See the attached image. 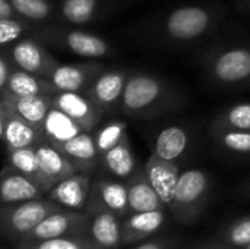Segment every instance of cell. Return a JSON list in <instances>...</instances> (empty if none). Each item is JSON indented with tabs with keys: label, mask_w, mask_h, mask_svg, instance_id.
Returning <instances> with one entry per match:
<instances>
[{
	"label": "cell",
	"mask_w": 250,
	"mask_h": 249,
	"mask_svg": "<svg viewBox=\"0 0 250 249\" xmlns=\"http://www.w3.org/2000/svg\"><path fill=\"white\" fill-rule=\"evenodd\" d=\"M177 103L173 87L155 75L136 72L127 78L120 112L132 119H149L176 109Z\"/></svg>",
	"instance_id": "obj_1"
},
{
	"label": "cell",
	"mask_w": 250,
	"mask_h": 249,
	"mask_svg": "<svg viewBox=\"0 0 250 249\" xmlns=\"http://www.w3.org/2000/svg\"><path fill=\"white\" fill-rule=\"evenodd\" d=\"M211 178L201 169L182 172L173 203L168 208L171 217L180 225H193L205 213L211 200Z\"/></svg>",
	"instance_id": "obj_2"
},
{
	"label": "cell",
	"mask_w": 250,
	"mask_h": 249,
	"mask_svg": "<svg viewBox=\"0 0 250 249\" xmlns=\"http://www.w3.org/2000/svg\"><path fill=\"white\" fill-rule=\"evenodd\" d=\"M62 210V207L48 198H38L16 204L1 205L0 230L6 242L16 245L22 242L44 219Z\"/></svg>",
	"instance_id": "obj_3"
},
{
	"label": "cell",
	"mask_w": 250,
	"mask_h": 249,
	"mask_svg": "<svg viewBox=\"0 0 250 249\" xmlns=\"http://www.w3.org/2000/svg\"><path fill=\"white\" fill-rule=\"evenodd\" d=\"M209 78L221 87L250 85V47L231 45L209 53L205 59Z\"/></svg>",
	"instance_id": "obj_4"
},
{
	"label": "cell",
	"mask_w": 250,
	"mask_h": 249,
	"mask_svg": "<svg viewBox=\"0 0 250 249\" xmlns=\"http://www.w3.org/2000/svg\"><path fill=\"white\" fill-rule=\"evenodd\" d=\"M214 25V12L205 6L188 4L173 9L161 29L171 41L189 43L202 38Z\"/></svg>",
	"instance_id": "obj_5"
},
{
	"label": "cell",
	"mask_w": 250,
	"mask_h": 249,
	"mask_svg": "<svg viewBox=\"0 0 250 249\" xmlns=\"http://www.w3.org/2000/svg\"><path fill=\"white\" fill-rule=\"evenodd\" d=\"M40 37L54 47L67 50L85 59H100L111 53L110 44L103 37L81 29H42Z\"/></svg>",
	"instance_id": "obj_6"
},
{
	"label": "cell",
	"mask_w": 250,
	"mask_h": 249,
	"mask_svg": "<svg viewBox=\"0 0 250 249\" xmlns=\"http://www.w3.org/2000/svg\"><path fill=\"white\" fill-rule=\"evenodd\" d=\"M3 51L16 68L45 78H48L59 65L57 59L51 56L40 41L32 38H21L12 45L3 48Z\"/></svg>",
	"instance_id": "obj_7"
},
{
	"label": "cell",
	"mask_w": 250,
	"mask_h": 249,
	"mask_svg": "<svg viewBox=\"0 0 250 249\" xmlns=\"http://www.w3.org/2000/svg\"><path fill=\"white\" fill-rule=\"evenodd\" d=\"M88 226L89 214L86 211H72L62 208L44 219L23 241H45L73 235H86Z\"/></svg>",
	"instance_id": "obj_8"
},
{
	"label": "cell",
	"mask_w": 250,
	"mask_h": 249,
	"mask_svg": "<svg viewBox=\"0 0 250 249\" xmlns=\"http://www.w3.org/2000/svg\"><path fill=\"white\" fill-rule=\"evenodd\" d=\"M85 211L89 214L88 236L103 249H119L122 244V222L116 213L100 204L88 201Z\"/></svg>",
	"instance_id": "obj_9"
},
{
	"label": "cell",
	"mask_w": 250,
	"mask_h": 249,
	"mask_svg": "<svg viewBox=\"0 0 250 249\" xmlns=\"http://www.w3.org/2000/svg\"><path fill=\"white\" fill-rule=\"evenodd\" d=\"M53 107L70 116L85 132H92L105 113L85 92L73 91H57L53 95Z\"/></svg>",
	"instance_id": "obj_10"
},
{
	"label": "cell",
	"mask_w": 250,
	"mask_h": 249,
	"mask_svg": "<svg viewBox=\"0 0 250 249\" xmlns=\"http://www.w3.org/2000/svg\"><path fill=\"white\" fill-rule=\"evenodd\" d=\"M129 75V72L122 69H104L88 87L85 94L104 112H114L120 109Z\"/></svg>",
	"instance_id": "obj_11"
},
{
	"label": "cell",
	"mask_w": 250,
	"mask_h": 249,
	"mask_svg": "<svg viewBox=\"0 0 250 249\" xmlns=\"http://www.w3.org/2000/svg\"><path fill=\"white\" fill-rule=\"evenodd\" d=\"M37 154L40 161L38 183L42 188L44 194H47L63 179L78 173L69 158L60 150L45 141H41L37 145Z\"/></svg>",
	"instance_id": "obj_12"
},
{
	"label": "cell",
	"mask_w": 250,
	"mask_h": 249,
	"mask_svg": "<svg viewBox=\"0 0 250 249\" xmlns=\"http://www.w3.org/2000/svg\"><path fill=\"white\" fill-rule=\"evenodd\" d=\"M91 175L75 173L53 186L45 194V198L59 204L64 210L85 211L91 194Z\"/></svg>",
	"instance_id": "obj_13"
},
{
	"label": "cell",
	"mask_w": 250,
	"mask_h": 249,
	"mask_svg": "<svg viewBox=\"0 0 250 249\" xmlns=\"http://www.w3.org/2000/svg\"><path fill=\"white\" fill-rule=\"evenodd\" d=\"M167 208L130 213L122 222V244L123 247L136 245L149 238H154L157 232L167 223Z\"/></svg>",
	"instance_id": "obj_14"
},
{
	"label": "cell",
	"mask_w": 250,
	"mask_h": 249,
	"mask_svg": "<svg viewBox=\"0 0 250 249\" xmlns=\"http://www.w3.org/2000/svg\"><path fill=\"white\" fill-rule=\"evenodd\" d=\"M104 70L103 65L86 62L75 65H57L48 79L57 88V91L85 92L94 79Z\"/></svg>",
	"instance_id": "obj_15"
},
{
	"label": "cell",
	"mask_w": 250,
	"mask_h": 249,
	"mask_svg": "<svg viewBox=\"0 0 250 249\" xmlns=\"http://www.w3.org/2000/svg\"><path fill=\"white\" fill-rule=\"evenodd\" d=\"M0 134L6 150L35 147L42 141L40 129L3 106H0Z\"/></svg>",
	"instance_id": "obj_16"
},
{
	"label": "cell",
	"mask_w": 250,
	"mask_h": 249,
	"mask_svg": "<svg viewBox=\"0 0 250 249\" xmlns=\"http://www.w3.org/2000/svg\"><path fill=\"white\" fill-rule=\"evenodd\" d=\"M44 197H45V194L35 179H32L9 166H6L3 169L1 181H0L1 205L38 200V198H44Z\"/></svg>",
	"instance_id": "obj_17"
},
{
	"label": "cell",
	"mask_w": 250,
	"mask_h": 249,
	"mask_svg": "<svg viewBox=\"0 0 250 249\" xmlns=\"http://www.w3.org/2000/svg\"><path fill=\"white\" fill-rule=\"evenodd\" d=\"M144 169L151 185L154 186L163 203L167 205V208H170L179 178L182 175L179 164L170 160H164L155 153H152L146 160Z\"/></svg>",
	"instance_id": "obj_18"
},
{
	"label": "cell",
	"mask_w": 250,
	"mask_h": 249,
	"mask_svg": "<svg viewBox=\"0 0 250 249\" xmlns=\"http://www.w3.org/2000/svg\"><path fill=\"white\" fill-rule=\"evenodd\" d=\"M88 201L103 205L122 219H125L130 213L127 185L125 181H119L114 178H98L92 181Z\"/></svg>",
	"instance_id": "obj_19"
},
{
	"label": "cell",
	"mask_w": 250,
	"mask_h": 249,
	"mask_svg": "<svg viewBox=\"0 0 250 249\" xmlns=\"http://www.w3.org/2000/svg\"><path fill=\"white\" fill-rule=\"evenodd\" d=\"M78 173L91 175L100 167V151L95 144V136L91 132H82L70 141L59 147Z\"/></svg>",
	"instance_id": "obj_20"
},
{
	"label": "cell",
	"mask_w": 250,
	"mask_h": 249,
	"mask_svg": "<svg viewBox=\"0 0 250 249\" xmlns=\"http://www.w3.org/2000/svg\"><path fill=\"white\" fill-rule=\"evenodd\" d=\"M125 182L127 185L129 211L130 213H141V211H152V210L167 208V205L163 203V200L160 198V195L157 194V191L151 185V182L145 173V169H138Z\"/></svg>",
	"instance_id": "obj_21"
},
{
	"label": "cell",
	"mask_w": 250,
	"mask_h": 249,
	"mask_svg": "<svg viewBox=\"0 0 250 249\" xmlns=\"http://www.w3.org/2000/svg\"><path fill=\"white\" fill-rule=\"evenodd\" d=\"M0 106L9 109L37 129L41 128L45 116L53 107V97L50 95H26V97H12L1 94Z\"/></svg>",
	"instance_id": "obj_22"
},
{
	"label": "cell",
	"mask_w": 250,
	"mask_h": 249,
	"mask_svg": "<svg viewBox=\"0 0 250 249\" xmlns=\"http://www.w3.org/2000/svg\"><path fill=\"white\" fill-rule=\"evenodd\" d=\"M57 92V88L53 82L35 73H29L19 68H13L12 75L7 81L4 90L0 91V95H12V97H26V95H50L53 97Z\"/></svg>",
	"instance_id": "obj_23"
},
{
	"label": "cell",
	"mask_w": 250,
	"mask_h": 249,
	"mask_svg": "<svg viewBox=\"0 0 250 249\" xmlns=\"http://www.w3.org/2000/svg\"><path fill=\"white\" fill-rule=\"evenodd\" d=\"M40 132H41L42 141L59 148L64 142L70 141L72 138L78 136L79 134L85 131L64 112L56 107H51L40 128Z\"/></svg>",
	"instance_id": "obj_24"
},
{
	"label": "cell",
	"mask_w": 250,
	"mask_h": 249,
	"mask_svg": "<svg viewBox=\"0 0 250 249\" xmlns=\"http://www.w3.org/2000/svg\"><path fill=\"white\" fill-rule=\"evenodd\" d=\"M100 167L110 178L119 181H127L138 170L127 135L116 147L100 156Z\"/></svg>",
	"instance_id": "obj_25"
},
{
	"label": "cell",
	"mask_w": 250,
	"mask_h": 249,
	"mask_svg": "<svg viewBox=\"0 0 250 249\" xmlns=\"http://www.w3.org/2000/svg\"><path fill=\"white\" fill-rule=\"evenodd\" d=\"M190 132L180 125H171L160 131L154 142V153L164 160L177 163L190 147Z\"/></svg>",
	"instance_id": "obj_26"
},
{
	"label": "cell",
	"mask_w": 250,
	"mask_h": 249,
	"mask_svg": "<svg viewBox=\"0 0 250 249\" xmlns=\"http://www.w3.org/2000/svg\"><path fill=\"white\" fill-rule=\"evenodd\" d=\"M209 242L226 249H242L250 245V214L236 217L220 227Z\"/></svg>",
	"instance_id": "obj_27"
},
{
	"label": "cell",
	"mask_w": 250,
	"mask_h": 249,
	"mask_svg": "<svg viewBox=\"0 0 250 249\" xmlns=\"http://www.w3.org/2000/svg\"><path fill=\"white\" fill-rule=\"evenodd\" d=\"M212 136L217 145L233 156H250V131H239L212 123Z\"/></svg>",
	"instance_id": "obj_28"
},
{
	"label": "cell",
	"mask_w": 250,
	"mask_h": 249,
	"mask_svg": "<svg viewBox=\"0 0 250 249\" xmlns=\"http://www.w3.org/2000/svg\"><path fill=\"white\" fill-rule=\"evenodd\" d=\"M15 249H103L95 244L88 235H73L45 241H23L16 245Z\"/></svg>",
	"instance_id": "obj_29"
},
{
	"label": "cell",
	"mask_w": 250,
	"mask_h": 249,
	"mask_svg": "<svg viewBox=\"0 0 250 249\" xmlns=\"http://www.w3.org/2000/svg\"><path fill=\"white\" fill-rule=\"evenodd\" d=\"M100 10V0H63L62 16L69 23L85 25L92 22Z\"/></svg>",
	"instance_id": "obj_30"
},
{
	"label": "cell",
	"mask_w": 250,
	"mask_h": 249,
	"mask_svg": "<svg viewBox=\"0 0 250 249\" xmlns=\"http://www.w3.org/2000/svg\"><path fill=\"white\" fill-rule=\"evenodd\" d=\"M7 151V166L35 179L38 182L40 176V161L35 147H25L16 150H6Z\"/></svg>",
	"instance_id": "obj_31"
},
{
	"label": "cell",
	"mask_w": 250,
	"mask_h": 249,
	"mask_svg": "<svg viewBox=\"0 0 250 249\" xmlns=\"http://www.w3.org/2000/svg\"><path fill=\"white\" fill-rule=\"evenodd\" d=\"M214 125L239 131H250V103H239L224 109L215 117Z\"/></svg>",
	"instance_id": "obj_32"
},
{
	"label": "cell",
	"mask_w": 250,
	"mask_h": 249,
	"mask_svg": "<svg viewBox=\"0 0 250 249\" xmlns=\"http://www.w3.org/2000/svg\"><path fill=\"white\" fill-rule=\"evenodd\" d=\"M126 135V122L123 120H111L104 125L95 134V144L100 151V156L116 147Z\"/></svg>",
	"instance_id": "obj_33"
},
{
	"label": "cell",
	"mask_w": 250,
	"mask_h": 249,
	"mask_svg": "<svg viewBox=\"0 0 250 249\" xmlns=\"http://www.w3.org/2000/svg\"><path fill=\"white\" fill-rule=\"evenodd\" d=\"M18 16L25 21H44L51 16L53 7L48 0H10Z\"/></svg>",
	"instance_id": "obj_34"
},
{
	"label": "cell",
	"mask_w": 250,
	"mask_h": 249,
	"mask_svg": "<svg viewBox=\"0 0 250 249\" xmlns=\"http://www.w3.org/2000/svg\"><path fill=\"white\" fill-rule=\"evenodd\" d=\"M28 28V22L19 16L10 19H0V45L6 48L13 43L19 41Z\"/></svg>",
	"instance_id": "obj_35"
},
{
	"label": "cell",
	"mask_w": 250,
	"mask_h": 249,
	"mask_svg": "<svg viewBox=\"0 0 250 249\" xmlns=\"http://www.w3.org/2000/svg\"><path fill=\"white\" fill-rule=\"evenodd\" d=\"M179 241L173 236H160V238H149L144 242L136 244L133 249H176Z\"/></svg>",
	"instance_id": "obj_36"
},
{
	"label": "cell",
	"mask_w": 250,
	"mask_h": 249,
	"mask_svg": "<svg viewBox=\"0 0 250 249\" xmlns=\"http://www.w3.org/2000/svg\"><path fill=\"white\" fill-rule=\"evenodd\" d=\"M15 65L10 62V59L7 57V54L3 51L0 54V91L4 90V87L7 85V81L12 75Z\"/></svg>",
	"instance_id": "obj_37"
},
{
	"label": "cell",
	"mask_w": 250,
	"mask_h": 249,
	"mask_svg": "<svg viewBox=\"0 0 250 249\" xmlns=\"http://www.w3.org/2000/svg\"><path fill=\"white\" fill-rule=\"evenodd\" d=\"M18 18V13L10 0H0V19Z\"/></svg>",
	"instance_id": "obj_38"
},
{
	"label": "cell",
	"mask_w": 250,
	"mask_h": 249,
	"mask_svg": "<svg viewBox=\"0 0 250 249\" xmlns=\"http://www.w3.org/2000/svg\"><path fill=\"white\" fill-rule=\"evenodd\" d=\"M195 249H226V248L217 247V245H214L212 242H207L205 245H201V247H198V248H195Z\"/></svg>",
	"instance_id": "obj_39"
},
{
	"label": "cell",
	"mask_w": 250,
	"mask_h": 249,
	"mask_svg": "<svg viewBox=\"0 0 250 249\" xmlns=\"http://www.w3.org/2000/svg\"><path fill=\"white\" fill-rule=\"evenodd\" d=\"M243 195L250 198V182H248V185H245V188H243Z\"/></svg>",
	"instance_id": "obj_40"
},
{
	"label": "cell",
	"mask_w": 250,
	"mask_h": 249,
	"mask_svg": "<svg viewBox=\"0 0 250 249\" xmlns=\"http://www.w3.org/2000/svg\"><path fill=\"white\" fill-rule=\"evenodd\" d=\"M242 249H250V245H248V247H245V248H242Z\"/></svg>",
	"instance_id": "obj_41"
},
{
	"label": "cell",
	"mask_w": 250,
	"mask_h": 249,
	"mask_svg": "<svg viewBox=\"0 0 250 249\" xmlns=\"http://www.w3.org/2000/svg\"><path fill=\"white\" fill-rule=\"evenodd\" d=\"M3 249H9V248H6V247H3ZM13 249H15V248H13Z\"/></svg>",
	"instance_id": "obj_42"
}]
</instances>
